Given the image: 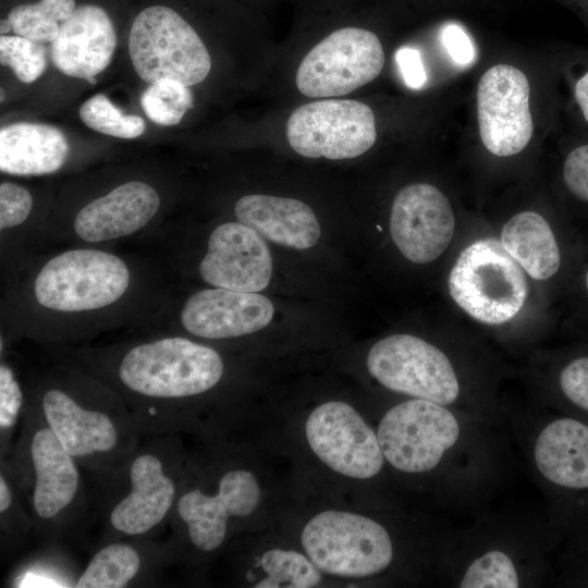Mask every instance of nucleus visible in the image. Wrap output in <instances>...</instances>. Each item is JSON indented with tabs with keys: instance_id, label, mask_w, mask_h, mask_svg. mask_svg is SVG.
Returning <instances> with one entry per match:
<instances>
[{
	"instance_id": "nucleus-11",
	"label": "nucleus",
	"mask_w": 588,
	"mask_h": 588,
	"mask_svg": "<svg viewBox=\"0 0 588 588\" xmlns=\"http://www.w3.org/2000/svg\"><path fill=\"white\" fill-rule=\"evenodd\" d=\"M369 373L384 388L439 403H455L461 385L449 357L411 334H393L375 343L367 355Z\"/></svg>"
},
{
	"instance_id": "nucleus-29",
	"label": "nucleus",
	"mask_w": 588,
	"mask_h": 588,
	"mask_svg": "<svg viewBox=\"0 0 588 588\" xmlns=\"http://www.w3.org/2000/svg\"><path fill=\"white\" fill-rule=\"evenodd\" d=\"M79 118L89 128L119 138H136L146 131L143 118L123 113L103 94L87 99L79 108Z\"/></svg>"
},
{
	"instance_id": "nucleus-31",
	"label": "nucleus",
	"mask_w": 588,
	"mask_h": 588,
	"mask_svg": "<svg viewBox=\"0 0 588 588\" xmlns=\"http://www.w3.org/2000/svg\"><path fill=\"white\" fill-rule=\"evenodd\" d=\"M0 62L9 66L19 81L29 84L39 78L47 66L46 49L40 42L19 35H1Z\"/></svg>"
},
{
	"instance_id": "nucleus-27",
	"label": "nucleus",
	"mask_w": 588,
	"mask_h": 588,
	"mask_svg": "<svg viewBox=\"0 0 588 588\" xmlns=\"http://www.w3.org/2000/svg\"><path fill=\"white\" fill-rule=\"evenodd\" d=\"M259 563L267 576L255 585L257 588H310L321 581L317 566L296 551L271 549Z\"/></svg>"
},
{
	"instance_id": "nucleus-39",
	"label": "nucleus",
	"mask_w": 588,
	"mask_h": 588,
	"mask_svg": "<svg viewBox=\"0 0 588 588\" xmlns=\"http://www.w3.org/2000/svg\"><path fill=\"white\" fill-rule=\"evenodd\" d=\"M573 96L584 121L588 124V70L575 81Z\"/></svg>"
},
{
	"instance_id": "nucleus-22",
	"label": "nucleus",
	"mask_w": 588,
	"mask_h": 588,
	"mask_svg": "<svg viewBox=\"0 0 588 588\" xmlns=\"http://www.w3.org/2000/svg\"><path fill=\"white\" fill-rule=\"evenodd\" d=\"M534 461L551 486L588 495V422L571 416L549 421L536 438Z\"/></svg>"
},
{
	"instance_id": "nucleus-20",
	"label": "nucleus",
	"mask_w": 588,
	"mask_h": 588,
	"mask_svg": "<svg viewBox=\"0 0 588 588\" xmlns=\"http://www.w3.org/2000/svg\"><path fill=\"white\" fill-rule=\"evenodd\" d=\"M152 538L110 539L94 552L73 583L75 588H124L146 583L171 564L175 549Z\"/></svg>"
},
{
	"instance_id": "nucleus-28",
	"label": "nucleus",
	"mask_w": 588,
	"mask_h": 588,
	"mask_svg": "<svg viewBox=\"0 0 588 588\" xmlns=\"http://www.w3.org/2000/svg\"><path fill=\"white\" fill-rule=\"evenodd\" d=\"M140 105L149 120L159 125L172 126L182 121L187 110L193 108L194 100L189 86L163 78L146 88Z\"/></svg>"
},
{
	"instance_id": "nucleus-24",
	"label": "nucleus",
	"mask_w": 588,
	"mask_h": 588,
	"mask_svg": "<svg viewBox=\"0 0 588 588\" xmlns=\"http://www.w3.org/2000/svg\"><path fill=\"white\" fill-rule=\"evenodd\" d=\"M69 155L65 135L56 126L17 122L0 130V170L14 175L57 172Z\"/></svg>"
},
{
	"instance_id": "nucleus-12",
	"label": "nucleus",
	"mask_w": 588,
	"mask_h": 588,
	"mask_svg": "<svg viewBox=\"0 0 588 588\" xmlns=\"http://www.w3.org/2000/svg\"><path fill=\"white\" fill-rule=\"evenodd\" d=\"M383 64V48L375 33L345 27L331 33L306 54L295 83L307 97L342 96L373 81Z\"/></svg>"
},
{
	"instance_id": "nucleus-38",
	"label": "nucleus",
	"mask_w": 588,
	"mask_h": 588,
	"mask_svg": "<svg viewBox=\"0 0 588 588\" xmlns=\"http://www.w3.org/2000/svg\"><path fill=\"white\" fill-rule=\"evenodd\" d=\"M396 62L405 84L413 88H420L427 79L420 52L412 47H402L396 52Z\"/></svg>"
},
{
	"instance_id": "nucleus-40",
	"label": "nucleus",
	"mask_w": 588,
	"mask_h": 588,
	"mask_svg": "<svg viewBox=\"0 0 588 588\" xmlns=\"http://www.w3.org/2000/svg\"><path fill=\"white\" fill-rule=\"evenodd\" d=\"M12 30V26H11V23L10 21L7 19V20H1V23H0V32H1V35H4L5 33Z\"/></svg>"
},
{
	"instance_id": "nucleus-18",
	"label": "nucleus",
	"mask_w": 588,
	"mask_h": 588,
	"mask_svg": "<svg viewBox=\"0 0 588 588\" xmlns=\"http://www.w3.org/2000/svg\"><path fill=\"white\" fill-rule=\"evenodd\" d=\"M273 313V304L261 294L213 287L189 296L180 320L195 336L220 340L259 331L269 324Z\"/></svg>"
},
{
	"instance_id": "nucleus-7",
	"label": "nucleus",
	"mask_w": 588,
	"mask_h": 588,
	"mask_svg": "<svg viewBox=\"0 0 588 588\" xmlns=\"http://www.w3.org/2000/svg\"><path fill=\"white\" fill-rule=\"evenodd\" d=\"M260 487L255 475L231 468L217 479L213 490L182 480L169 520L175 539L194 550L210 553L225 541L233 520L250 516L260 503Z\"/></svg>"
},
{
	"instance_id": "nucleus-9",
	"label": "nucleus",
	"mask_w": 588,
	"mask_h": 588,
	"mask_svg": "<svg viewBox=\"0 0 588 588\" xmlns=\"http://www.w3.org/2000/svg\"><path fill=\"white\" fill-rule=\"evenodd\" d=\"M130 271L118 256L97 249H71L48 260L34 282L39 305L57 311L100 309L120 299Z\"/></svg>"
},
{
	"instance_id": "nucleus-33",
	"label": "nucleus",
	"mask_w": 588,
	"mask_h": 588,
	"mask_svg": "<svg viewBox=\"0 0 588 588\" xmlns=\"http://www.w3.org/2000/svg\"><path fill=\"white\" fill-rule=\"evenodd\" d=\"M24 394L13 370L0 365V444L1 456L7 455L14 442L17 424L24 414Z\"/></svg>"
},
{
	"instance_id": "nucleus-3",
	"label": "nucleus",
	"mask_w": 588,
	"mask_h": 588,
	"mask_svg": "<svg viewBox=\"0 0 588 588\" xmlns=\"http://www.w3.org/2000/svg\"><path fill=\"white\" fill-rule=\"evenodd\" d=\"M1 465L25 497L35 531L47 540L65 536L85 505L82 466L33 404L25 408L20 434Z\"/></svg>"
},
{
	"instance_id": "nucleus-14",
	"label": "nucleus",
	"mask_w": 588,
	"mask_h": 588,
	"mask_svg": "<svg viewBox=\"0 0 588 588\" xmlns=\"http://www.w3.org/2000/svg\"><path fill=\"white\" fill-rule=\"evenodd\" d=\"M305 433L313 452L341 475L368 479L383 467L378 436L347 403L330 401L316 407L306 420Z\"/></svg>"
},
{
	"instance_id": "nucleus-10",
	"label": "nucleus",
	"mask_w": 588,
	"mask_h": 588,
	"mask_svg": "<svg viewBox=\"0 0 588 588\" xmlns=\"http://www.w3.org/2000/svg\"><path fill=\"white\" fill-rule=\"evenodd\" d=\"M461 431L446 406L412 399L384 414L377 436L385 461L400 471L418 474L436 468L456 445Z\"/></svg>"
},
{
	"instance_id": "nucleus-1",
	"label": "nucleus",
	"mask_w": 588,
	"mask_h": 588,
	"mask_svg": "<svg viewBox=\"0 0 588 588\" xmlns=\"http://www.w3.org/2000/svg\"><path fill=\"white\" fill-rule=\"evenodd\" d=\"M223 373L217 351L181 336L134 345L113 367L120 397L145 436L186 429V404L211 391Z\"/></svg>"
},
{
	"instance_id": "nucleus-19",
	"label": "nucleus",
	"mask_w": 588,
	"mask_h": 588,
	"mask_svg": "<svg viewBox=\"0 0 588 588\" xmlns=\"http://www.w3.org/2000/svg\"><path fill=\"white\" fill-rule=\"evenodd\" d=\"M115 47L117 34L107 12L84 4L62 22L50 53L60 72L95 84V76L109 65Z\"/></svg>"
},
{
	"instance_id": "nucleus-32",
	"label": "nucleus",
	"mask_w": 588,
	"mask_h": 588,
	"mask_svg": "<svg viewBox=\"0 0 588 588\" xmlns=\"http://www.w3.org/2000/svg\"><path fill=\"white\" fill-rule=\"evenodd\" d=\"M22 494L9 471H0V530L2 544L14 546L33 528L32 517L22 503Z\"/></svg>"
},
{
	"instance_id": "nucleus-26",
	"label": "nucleus",
	"mask_w": 588,
	"mask_h": 588,
	"mask_svg": "<svg viewBox=\"0 0 588 588\" xmlns=\"http://www.w3.org/2000/svg\"><path fill=\"white\" fill-rule=\"evenodd\" d=\"M75 0H40L13 8L8 20L15 35L44 44L58 36L60 22L66 21L75 11Z\"/></svg>"
},
{
	"instance_id": "nucleus-30",
	"label": "nucleus",
	"mask_w": 588,
	"mask_h": 588,
	"mask_svg": "<svg viewBox=\"0 0 588 588\" xmlns=\"http://www.w3.org/2000/svg\"><path fill=\"white\" fill-rule=\"evenodd\" d=\"M520 585L516 564L501 550L487 551L473 560L458 583L462 588H516Z\"/></svg>"
},
{
	"instance_id": "nucleus-8",
	"label": "nucleus",
	"mask_w": 588,
	"mask_h": 588,
	"mask_svg": "<svg viewBox=\"0 0 588 588\" xmlns=\"http://www.w3.org/2000/svg\"><path fill=\"white\" fill-rule=\"evenodd\" d=\"M302 544L317 568L342 577H367L392 562L393 546L378 522L356 513L324 511L302 531Z\"/></svg>"
},
{
	"instance_id": "nucleus-15",
	"label": "nucleus",
	"mask_w": 588,
	"mask_h": 588,
	"mask_svg": "<svg viewBox=\"0 0 588 588\" xmlns=\"http://www.w3.org/2000/svg\"><path fill=\"white\" fill-rule=\"evenodd\" d=\"M529 93L526 75L513 65H494L481 76L478 126L481 142L491 154L509 157L528 145L534 132Z\"/></svg>"
},
{
	"instance_id": "nucleus-36",
	"label": "nucleus",
	"mask_w": 588,
	"mask_h": 588,
	"mask_svg": "<svg viewBox=\"0 0 588 588\" xmlns=\"http://www.w3.org/2000/svg\"><path fill=\"white\" fill-rule=\"evenodd\" d=\"M563 181L575 198L588 204V143L567 154L563 163Z\"/></svg>"
},
{
	"instance_id": "nucleus-34",
	"label": "nucleus",
	"mask_w": 588,
	"mask_h": 588,
	"mask_svg": "<svg viewBox=\"0 0 588 588\" xmlns=\"http://www.w3.org/2000/svg\"><path fill=\"white\" fill-rule=\"evenodd\" d=\"M558 384L567 404L588 422V356L576 357L564 365Z\"/></svg>"
},
{
	"instance_id": "nucleus-17",
	"label": "nucleus",
	"mask_w": 588,
	"mask_h": 588,
	"mask_svg": "<svg viewBox=\"0 0 588 588\" xmlns=\"http://www.w3.org/2000/svg\"><path fill=\"white\" fill-rule=\"evenodd\" d=\"M198 271L215 287L258 293L270 283L272 258L255 230L241 222H228L210 234Z\"/></svg>"
},
{
	"instance_id": "nucleus-6",
	"label": "nucleus",
	"mask_w": 588,
	"mask_h": 588,
	"mask_svg": "<svg viewBox=\"0 0 588 588\" xmlns=\"http://www.w3.org/2000/svg\"><path fill=\"white\" fill-rule=\"evenodd\" d=\"M128 53L137 75L149 84L170 78L192 86L201 83L211 68L210 54L196 30L164 5L148 7L134 19Z\"/></svg>"
},
{
	"instance_id": "nucleus-21",
	"label": "nucleus",
	"mask_w": 588,
	"mask_h": 588,
	"mask_svg": "<svg viewBox=\"0 0 588 588\" xmlns=\"http://www.w3.org/2000/svg\"><path fill=\"white\" fill-rule=\"evenodd\" d=\"M160 207L156 189L140 181L119 185L84 206L74 231L86 242H105L133 234L145 226Z\"/></svg>"
},
{
	"instance_id": "nucleus-23",
	"label": "nucleus",
	"mask_w": 588,
	"mask_h": 588,
	"mask_svg": "<svg viewBox=\"0 0 588 588\" xmlns=\"http://www.w3.org/2000/svg\"><path fill=\"white\" fill-rule=\"evenodd\" d=\"M234 212L238 222L255 230L264 240L285 247L307 249L320 237L315 212L294 198L246 195L237 200Z\"/></svg>"
},
{
	"instance_id": "nucleus-35",
	"label": "nucleus",
	"mask_w": 588,
	"mask_h": 588,
	"mask_svg": "<svg viewBox=\"0 0 588 588\" xmlns=\"http://www.w3.org/2000/svg\"><path fill=\"white\" fill-rule=\"evenodd\" d=\"M33 207L30 193L23 186L2 182L0 184V229L5 230L22 224Z\"/></svg>"
},
{
	"instance_id": "nucleus-5",
	"label": "nucleus",
	"mask_w": 588,
	"mask_h": 588,
	"mask_svg": "<svg viewBox=\"0 0 588 588\" xmlns=\"http://www.w3.org/2000/svg\"><path fill=\"white\" fill-rule=\"evenodd\" d=\"M448 287L467 315L492 326L512 320L523 308L528 292L522 267L494 238L478 240L460 254Z\"/></svg>"
},
{
	"instance_id": "nucleus-13",
	"label": "nucleus",
	"mask_w": 588,
	"mask_h": 588,
	"mask_svg": "<svg viewBox=\"0 0 588 588\" xmlns=\"http://www.w3.org/2000/svg\"><path fill=\"white\" fill-rule=\"evenodd\" d=\"M290 146L307 158H356L377 138L369 106L352 99H328L297 108L286 124Z\"/></svg>"
},
{
	"instance_id": "nucleus-41",
	"label": "nucleus",
	"mask_w": 588,
	"mask_h": 588,
	"mask_svg": "<svg viewBox=\"0 0 588 588\" xmlns=\"http://www.w3.org/2000/svg\"><path fill=\"white\" fill-rule=\"evenodd\" d=\"M585 285H586V290L588 292V270H587L586 275H585Z\"/></svg>"
},
{
	"instance_id": "nucleus-25",
	"label": "nucleus",
	"mask_w": 588,
	"mask_h": 588,
	"mask_svg": "<svg viewBox=\"0 0 588 588\" xmlns=\"http://www.w3.org/2000/svg\"><path fill=\"white\" fill-rule=\"evenodd\" d=\"M504 249L535 280L553 277L561 265L560 248L546 219L535 211L513 216L502 228Z\"/></svg>"
},
{
	"instance_id": "nucleus-37",
	"label": "nucleus",
	"mask_w": 588,
	"mask_h": 588,
	"mask_svg": "<svg viewBox=\"0 0 588 588\" xmlns=\"http://www.w3.org/2000/svg\"><path fill=\"white\" fill-rule=\"evenodd\" d=\"M442 42L451 59L458 65H467L475 59V47L468 34L455 23L442 29Z\"/></svg>"
},
{
	"instance_id": "nucleus-16",
	"label": "nucleus",
	"mask_w": 588,
	"mask_h": 588,
	"mask_svg": "<svg viewBox=\"0 0 588 588\" xmlns=\"http://www.w3.org/2000/svg\"><path fill=\"white\" fill-rule=\"evenodd\" d=\"M454 228L452 206L433 185H407L393 200L391 238L402 255L415 264H428L440 257L451 243Z\"/></svg>"
},
{
	"instance_id": "nucleus-4",
	"label": "nucleus",
	"mask_w": 588,
	"mask_h": 588,
	"mask_svg": "<svg viewBox=\"0 0 588 588\" xmlns=\"http://www.w3.org/2000/svg\"><path fill=\"white\" fill-rule=\"evenodd\" d=\"M33 405L63 448L93 475L121 465L145 438L119 395L87 396L49 387Z\"/></svg>"
},
{
	"instance_id": "nucleus-2",
	"label": "nucleus",
	"mask_w": 588,
	"mask_h": 588,
	"mask_svg": "<svg viewBox=\"0 0 588 588\" xmlns=\"http://www.w3.org/2000/svg\"><path fill=\"white\" fill-rule=\"evenodd\" d=\"M176 436H146L121 465L93 475L105 540L152 538L169 525L184 475Z\"/></svg>"
}]
</instances>
